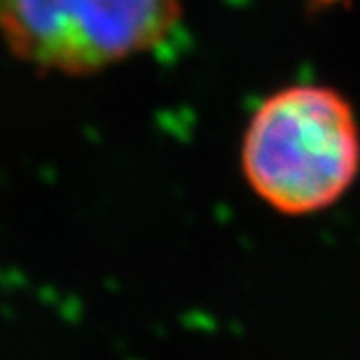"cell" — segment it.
<instances>
[{
	"mask_svg": "<svg viewBox=\"0 0 360 360\" xmlns=\"http://www.w3.org/2000/svg\"><path fill=\"white\" fill-rule=\"evenodd\" d=\"M248 187L281 215L335 206L360 174V127L354 108L326 84H290L269 94L241 139Z\"/></svg>",
	"mask_w": 360,
	"mask_h": 360,
	"instance_id": "cell-1",
	"label": "cell"
},
{
	"mask_svg": "<svg viewBox=\"0 0 360 360\" xmlns=\"http://www.w3.org/2000/svg\"><path fill=\"white\" fill-rule=\"evenodd\" d=\"M180 0H0V42L40 73L82 77L167 38Z\"/></svg>",
	"mask_w": 360,
	"mask_h": 360,
	"instance_id": "cell-2",
	"label": "cell"
}]
</instances>
